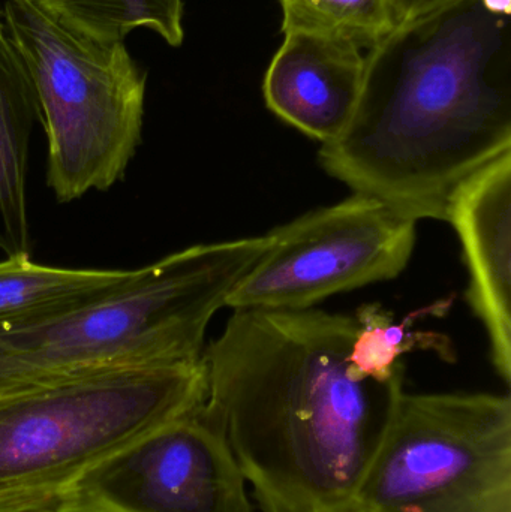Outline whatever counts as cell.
<instances>
[{
    "instance_id": "cell-12",
    "label": "cell",
    "mask_w": 511,
    "mask_h": 512,
    "mask_svg": "<svg viewBox=\"0 0 511 512\" xmlns=\"http://www.w3.org/2000/svg\"><path fill=\"white\" fill-rule=\"evenodd\" d=\"M134 270L60 268L30 256L0 261V327L30 324L77 309L131 279Z\"/></svg>"
},
{
    "instance_id": "cell-7",
    "label": "cell",
    "mask_w": 511,
    "mask_h": 512,
    "mask_svg": "<svg viewBox=\"0 0 511 512\" xmlns=\"http://www.w3.org/2000/svg\"><path fill=\"white\" fill-rule=\"evenodd\" d=\"M270 248L227 307L305 310L332 295L398 277L410 262L417 221L390 204L353 192L267 233Z\"/></svg>"
},
{
    "instance_id": "cell-9",
    "label": "cell",
    "mask_w": 511,
    "mask_h": 512,
    "mask_svg": "<svg viewBox=\"0 0 511 512\" xmlns=\"http://www.w3.org/2000/svg\"><path fill=\"white\" fill-rule=\"evenodd\" d=\"M468 268L467 301L482 321L491 360L511 381V150L458 186L446 207Z\"/></svg>"
},
{
    "instance_id": "cell-2",
    "label": "cell",
    "mask_w": 511,
    "mask_h": 512,
    "mask_svg": "<svg viewBox=\"0 0 511 512\" xmlns=\"http://www.w3.org/2000/svg\"><path fill=\"white\" fill-rule=\"evenodd\" d=\"M511 0H453L365 57L353 117L321 167L414 221H446L462 182L511 150Z\"/></svg>"
},
{
    "instance_id": "cell-3",
    "label": "cell",
    "mask_w": 511,
    "mask_h": 512,
    "mask_svg": "<svg viewBox=\"0 0 511 512\" xmlns=\"http://www.w3.org/2000/svg\"><path fill=\"white\" fill-rule=\"evenodd\" d=\"M269 248L267 234L189 246L77 309L0 327V396L200 361L213 316Z\"/></svg>"
},
{
    "instance_id": "cell-11",
    "label": "cell",
    "mask_w": 511,
    "mask_h": 512,
    "mask_svg": "<svg viewBox=\"0 0 511 512\" xmlns=\"http://www.w3.org/2000/svg\"><path fill=\"white\" fill-rule=\"evenodd\" d=\"M41 120L29 72L0 17V251L30 256L27 168L33 126Z\"/></svg>"
},
{
    "instance_id": "cell-10",
    "label": "cell",
    "mask_w": 511,
    "mask_h": 512,
    "mask_svg": "<svg viewBox=\"0 0 511 512\" xmlns=\"http://www.w3.org/2000/svg\"><path fill=\"white\" fill-rule=\"evenodd\" d=\"M270 62L267 107L321 146L347 128L359 102L365 56L356 42L332 33L288 30Z\"/></svg>"
},
{
    "instance_id": "cell-4",
    "label": "cell",
    "mask_w": 511,
    "mask_h": 512,
    "mask_svg": "<svg viewBox=\"0 0 511 512\" xmlns=\"http://www.w3.org/2000/svg\"><path fill=\"white\" fill-rule=\"evenodd\" d=\"M194 363L102 373L0 396V512H62L71 487L141 436L198 411Z\"/></svg>"
},
{
    "instance_id": "cell-16",
    "label": "cell",
    "mask_w": 511,
    "mask_h": 512,
    "mask_svg": "<svg viewBox=\"0 0 511 512\" xmlns=\"http://www.w3.org/2000/svg\"><path fill=\"white\" fill-rule=\"evenodd\" d=\"M453 0H387L392 29L414 18L435 11Z\"/></svg>"
},
{
    "instance_id": "cell-6",
    "label": "cell",
    "mask_w": 511,
    "mask_h": 512,
    "mask_svg": "<svg viewBox=\"0 0 511 512\" xmlns=\"http://www.w3.org/2000/svg\"><path fill=\"white\" fill-rule=\"evenodd\" d=\"M353 512H511V400L402 393Z\"/></svg>"
},
{
    "instance_id": "cell-14",
    "label": "cell",
    "mask_w": 511,
    "mask_h": 512,
    "mask_svg": "<svg viewBox=\"0 0 511 512\" xmlns=\"http://www.w3.org/2000/svg\"><path fill=\"white\" fill-rule=\"evenodd\" d=\"M60 23L99 42H123L147 27L171 47L183 42L182 0H36Z\"/></svg>"
},
{
    "instance_id": "cell-1",
    "label": "cell",
    "mask_w": 511,
    "mask_h": 512,
    "mask_svg": "<svg viewBox=\"0 0 511 512\" xmlns=\"http://www.w3.org/2000/svg\"><path fill=\"white\" fill-rule=\"evenodd\" d=\"M357 328L354 316L314 307L234 310L204 349L201 415L264 512H353L405 379L354 372Z\"/></svg>"
},
{
    "instance_id": "cell-13",
    "label": "cell",
    "mask_w": 511,
    "mask_h": 512,
    "mask_svg": "<svg viewBox=\"0 0 511 512\" xmlns=\"http://www.w3.org/2000/svg\"><path fill=\"white\" fill-rule=\"evenodd\" d=\"M453 306V297L435 301L411 312L404 321L396 322L393 313L380 303H366L356 310V337L350 349V364L357 375L387 382L404 375L401 358L414 351L437 354L446 363H455L456 349L452 339L437 331L413 330L414 322L426 316H444Z\"/></svg>"
},
{
    "instance_id": "cell-15",
    "label": "cell",
    "mask_w": 511,
    "mask_h": 512,
    "mask_svg": "<svg viewBox=\"0 0 511 512\" xmlns=\"http://www.w3.org/2000/svg\"><path fill=\"white\" fill-rule=\"evenodd\" d=\"M282 32L314 30L356 42L377 44L392 30L387 0H279Z\"/></svg>"
},
{
    "instance_id": "cell-5",
    "label": "cell",
    "mask_w": 511,
    "mask_h": 512,
    "mask_svg": "<svg viewBox=\"0 0 511 512\" xmlns=\"http://www.w3.org/2000/svg\"><path fill=\"white\" fill-rule=\"evenodd\" d=\"M3 23L29 72L59 203L123 180L143 132L147 74L123 42H99L36 0H6Z\"/></svg>"
},
{
    "instance_id": "cell-8",
    "label": "cell",
    "mask_w": 511,
    "mask_h": 512,
    "mask_svg": "<svg viewBox=\"0 0 511 512\" xmlns=\"http://www.w3.org/2000/svg\"><path fill=\"white\" fill-rule=\"evenodd\" d=\"M200 409L96 463L62 512H252L230 447Z\"/></svg>"
}]
</instances>
